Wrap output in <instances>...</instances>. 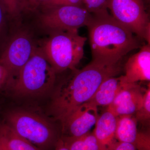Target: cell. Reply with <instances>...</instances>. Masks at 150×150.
Here are the masks:
<instances>
[{
	"mask_svg": "<svg viewBox=\"0 0 150 150\" xmlns=\"http://www.w3.org/2000/svg\"><path fill=\"white\" fill-rule=\"evenodd\" d=\"M121 70V63L110 64L92 60L83 69L71 71L54 92L50 106L51 115L62 124L90 99L104 81L116 77Z\"/></svg>",
	"mask_w": 150,
	"mask_h": 150,
	"instance_id": "1",
	"label": "cell"
},
{
	"mask_svg": "<svg viewBox=\"0 0 150 150\" xmlns=\"http://www.w3.org/2000/svg\"><path fill=\"white\" fill-rule=\"evenodd\" d=\"M87 27L92 60L119 64L129 52L140 47L139 40L131 30L109 13L93 16Z\"/></svg>",
	"mask_w": 150,
	"mask_h": 150,
	"instance_id": "2",
	"label": "cell"
},
{
	"mask_svg": "<svg viewBox=\"0 0 150 150\" xmlns=\"http://www.w3.org/2000/svg\"><path fill=\"white\" fill-rule=\"evenodd\" d=\"M86 37L78 30H54L41 48L56 74L74 71L83 59Z\"/></svg>",
	"mask_w": 150,
	"mask_h": 150,
	"instance_id": "3",
	"label": "cell"
},
{
	"mask_svg": "<svg viewBox=\"0 0 150 150\" xmlns=\"http://www.w3.org/2000/svg\"><path fill=\"white\" fill-rule=\"evenodd\" d=\"M56 74L42 50L36 48L30 59L8 84L17 95H41L54 88Z\"/></svg>",
	"mask_w": 150,
	"mask_h": 150,
	"instance_id": "4",
	"label": "cell"
},
{
	"mask_svg": "<svg viewBox=\"0 0 150 150\" xmlns=\"http://www.w3.org/2000/svg\"><path fill=\"white\" fill-rule=\"evenodd\" d=\"M6 123L18 135L41 150L55 149L60 138L53 123L30 111H11L7 115Z\"/></svg>",
	"mask_w": 150,
	"mask_h": 150,
	"instance_id": "5",
	"label": "cell"
},
{
	"mask_svg": "<svg viewBox=\"0 0 150 150\" xmlns=\"http://www.w3.org/2000/svg\"><path fill=\"white\" fill-rule=\"evenodd\" d=\"M108 9L115 20L150 45L149 18L143 0H110Z\"/></svg>",
	"mask_w": 150,
	"mask_h": 150,
	"instance_id": "6",
	"label": "cell"
},
{
	"mask_svg": "<svg viewBox=\"0 0 150 150\" xmlns=\"http://www.w3.org/2000/svg\"><path fill=\"white\" fill-rule=\"evenodd\" d=\"M93 15L84 6H62L47 10L39 17L40 24L51 31L79 30L87 26Z\"/></svg>",
	"mask_w": 150,
	"mask_h": 150,
	"instance_id": "7",
	"label": "cell"
},
{
	"mask_svg": "<svg viewBox=\"0 0 150 150\" xmlns=\"http://www.w3.org/2000/svg\"><path fill=\"white\" fill-rule=\"evenodd\" d=\"M35 48L27 31H19L12 38L0 57V64L5 67L10 74L9 82L26 64Z\"/></svg>",
	"mask_w": 150,
	"mask_h": 150,
	"instance_id": "8",
	"label": "cell"
},
{
	"mask_svg": "<svg viewBox=\"0 0 150 150\" xmlns=\"http://www.w3.org/2000/svg\"><path fill=\"white\" fill-rule=\"evenodd\" d=\"M146 88L139 83H124L115 99L106 110L115 117L134 115L142 106Z\"/></svg>",
	"mask_w": 150,
	"mask_h": 150,
	"instance_id": "9",
	"label": "cell"
},
{
	"mask_svg": "<svg viewBox=\"0 0 150 150\" xmlns=\"http://www.w3.org/2000/svg\"><path fill=\"white\" fill-rule=\"evenodd\" d=\"M124 75L120 76L124 83L150 82V45L145 44L128 59L124 66Z\"/></svg>",
	"mask_w": 150,
	"mask_h": 150,
	"instance_id": "10",
	"label": "cell"
},
{
	"mask_svg": "<svg viewBox=\"0 0 150 150\" xmlns=\"http://www.w3.org/2000/svg\"><path fill=\"white\" fill-rule=\"evenodd\" d=\"M97 110L81 105L66 119L62 125L63 134L67 137H81L90 132L98 118Z\"/></svg>",
	"mask_w": 150,
	"mask_h": 150,
	"instance_id": "11",
	"label": "cell"
},
{
	"mask_svg": "<svg viewBox=\"0 0 150 150\" xmlns=\"http://www.w3.org/2000/svg\"><path fill=\"white\" fill-rule=\"evenodd\" d=\"M123 84L120 76L106 79L99 86L90 99L82 105L94 110H98V106H108L119 93Z\"/></svg>",
	"mask_w": 150,
	"mask_h": 150,
	"instance_id": "12",
	"label": "cell"
},
{
	"mask_svg": "<svg viewBox=\"0 0 150 150\" xmlns=\"http://www.w3.org/2000/svg\"><path fill=\"white\" fill-rule=\"evenodd\" d=\"M116 117L105 110L98 117L93 133L104 150H111L117 141L115 139Z\"/></svg>",
	"mask_w": 150,
	"mask_h": 150,
	"instance_id": "13",
	"label": "cell"
},
{
	"mask_svg": "<svg viewBox=\"0 0 150 150\" xmlns=\"http://www.w3.org/2000/svg\"><path fill=\"white\" fill-rule=\"evenodd\" d=\"M137 121L133 115L116 117L115 139L118 142L134 145L138 134Z\"/></svg>",
	"mask_w": 150,
	"mask_h": 150,
	"instance_id": "14",
	"label": "cell"
},
{
	"mask_svg": "<svg viewBox=\"0 0 150 150\" xmlns=\"http://www.w3.org/2000/svg\"><path fill=\"white\" fill-rule=\"evenodd\" d=\"M0 137L8 150H41L18 135L6 123L0 126Z\"/></svg>",
	"mask_w": 150,
	"mask_h": 150,
	"instance_id": "15",
	"label": "cell"
},
{
	"mask_svg": "<svg viewBox=\"0 0 150 150\" xmlns=\"http://www.w3.org/2000/svg\"><path fill=\"white\" fill-rule=\"evenodd\" d=\"M62 137L69 150H104L93 132L78 137Z\"/></svg>",
	"mask_w": 150,
	"mask_h": 150,
	"instance_id": "16",
	"label": "cell"
},
{
	"mask_svg": "<svg viewBox=\"0 0 150 150\" xmlns=\"http://www.w3.org/2000/svg\"><path fill=\"white\" fill-rule=\"evenodd\" d=\"M134 115L137 122H139L144 126L149 127L150 122V83L144 94V100L142 106Z\"/></svg>",
	"mask_w": 150,
	"mask_h": 150,
	"instance_id": "17",
	"label": "cell"
},
{
	"mask_svg": "<svg viewBox=\"0 0 150 150\" xmlns=\"http://www.w3.org/2000/svg\"><path fill=\"white\" fill-rule=\"evenodd\" d=\"M110 0H83V6L94 16H100L109 14Z\"/></svg>",
	"mask_w": 150,
	"mask_h": 150,
	"instance_id": "18",
	"label": "cell"
},
{
	"mask_svg": "<svg viewBox=\"0 0 150 150\" xmlns=\"http://www.w3.org/2000/svg\"><path fill=\"white\" fill-rule=\"evenodd\" d=\"M24 0H0V5L10 16L16 18L23 9Z\"/></svg>",
	"mask_w": 150,
	"mask_h": 150,
	"instance_id": "19",
	"label": "cell"
},
{
	"mask_svg": "<svg viewBox=\"0 0 150 150\" xmlns=\"http://www.w3.org/2000/svg\"><path fill=\"white\" fill-rule=\"evenodd\" d=\"M134 146L137 150H150L149 128L147 130L138 131Z\"/></svg>",
	"mask_w": 150,
	"mask_h": 150,
	"instance_id": "20",
	"label": "cell"
},
{
	"mask_svg": "<svg viewBox=\"0 0 150 150\" xmlns=\"http://www.w3.org/2000/svg\"><path fill=\"white\" fill-rule=\"evenodd\" d=\"M83 0H47L41 4L46 10L62 6H83Z\"/></svg>",
	"mask_w": 150,
	"mask_h": 150,
	"instance_id": "21",
	"label": "cell"
},
{
	"mask_svg": "<svg viewBox=\"0 0 150 150\" xmlns=\"http://www.w3.org/2000/svg\"><path fill=\"white\" fill-rule=\"evenodd\" d=\"M11 79L10 74L5 67L0 64V88L8 84Z\"/></svg>",
	"mask_w": 150,
	"mask_h": 150,
	"instance_id": "22",
	"label": "cell"
},
{
	"mask_svg": "<svg viewBox=\"0 0 150 150\" xmlns=\"http://www.w3.org/2000/svg\"><path fill=\"white\" fill-rule=\"evenodd\" d=\"M47 0H24L23 9L30 11L35 10Z\"/></svg>",
	"mask_w": 150,
	"mask_h": 150,
	"instance_id": "23",
	"label": "cell"
},
{
	"mask_svg": "<svg viewBox=\"0 0 150 150\" xmlns=\"http://www.w3.org/2000/svg\"><path fill=\"white\" fill-rule=\"evenodd\" d=\"M111 150H137L134 145L129 143L117 142Z\"/></svg>",
	"mask_w": 150,
	"mask_h": 150,
	"instance_id": "24",
	"label": "cell"
},
{
	"mask_svg": "<svg viewBox=\"0 0 150 150\" xmlns=\"http://www.w3.org/2000/svg\"><path fill=\"white\" fill-rule=\"evenodd\" d=\"M54 150H69L66 142L62 137H60L56 143Z\"/></svg>",
	"mask_w": 150,
	"mask_h": 150,
	"instance_id": "25",
	"label": "cell"
},
{
	"mask_svg": "<svg viewBox=\"0 0 150 150\" xmlns=\"http://www.w3.org/2000/svg\"><path fill=\"white\" fill-rule=\"evenodd\" d=\"M4 11L0 5V35H1V31L2 28L3 24H4Z\"/></svg>",
	"mask_w": 150,
	"mask_h": 150,
	"instance_id": "26",
	"label": "cell"
},
{
	"mask_svg": "<svg viewBox=\"0 0 150 150\" xmlns=\"http://www.w3.org/2000/svg\"><path fill=\"white\" fill-rule=\"evenodd\" d=\"M0 150H8L2 139L0 137Z\"/></svg>",
	"mask_w": 150,
	"mask_h": 150,
	"instance_id": "27",
	"label": "cell"
},
{
	"mask_svg": "<svg viewBox=\"0 0 150 150\" xmlns=\"http://www.w3.org/2000/svg\"><path fill=\"white\" fill-rule=\"evenodd\" d=\"M143 1H149V0H143Z\"/></svg>",
	"mask_w": 150,
	"mask_h": 150,
	"instance_id": "28",
	"label": "cell"
}]
</instances>
